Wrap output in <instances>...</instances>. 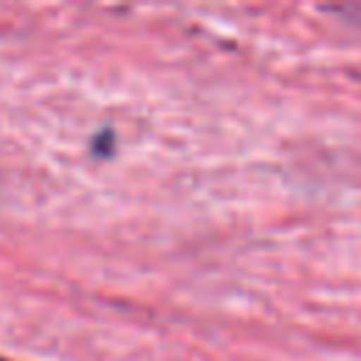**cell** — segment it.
Listing matches in <instances>:
<instances>
[{"instance_id": "obj_1", "label": "cell", "mask_w": 361, "mask_h": 361, "mask_svg": "<svg viewBox=\"0 0 361 361\" xmlns=\"http://www.w3.org/2000/svg\"><path fill=\"white\" fill-rule=\"evenodd\" d=\"M0 361H3V358H0Z\"/></svg>"}]
</instances>
